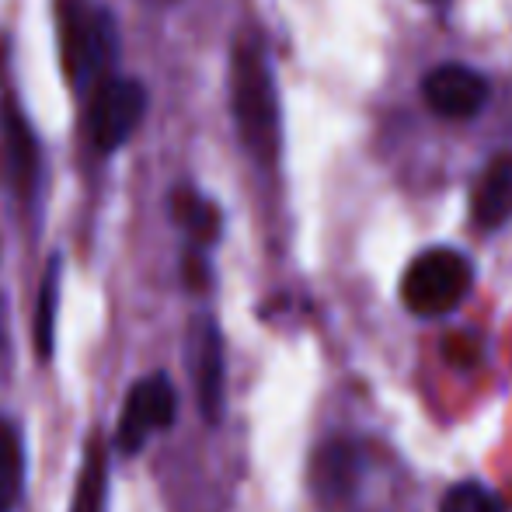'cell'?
Masks as SVG:
<instances>
[{"label":"cell","instance_id":"cell-1","mask_svg":"<svg viewBox=\"0 0 512 512\" xmlns=\"http://www.w3.org/2000/svg\"><path fill=\"white\" fill-rule=\"evenodd\" d=\"M230 112L244 150L262 164L276 161L283 143L279 95L269 60L255 42H237L230 56Z\"/></svg>","mask_w":512,"mask_h":512},{"label":"cell","instance_id":"cell-2","mask_svg":"<svg viewBox=\"0 0 512 512\" xmlns=\"http://www.w3.org/2000/svg\"><path fill=\"white\" fill-rule=\"evenodd\" d=\"M60 56L70 84L91 91L98 81L112 74V63L119 56L112 18L91 0H60Z\"/></svg>","mask_w":512,"mask_h":512},{"label":"cell","instance_id":"cell-3","mask_svg":"<svg viewBox=\"0 0 512 512\" xmlns=\"http://www.w3.org/2000/svg\"><path fill=\"white\" fill-rule=\"evenodd\" d=\"M474 286V265L457 248H429L411 258L401 279V300L415 317H446L453 314Z\"/></svg>","mask_w":512,"mask_h":512},{"label":"cell","instance_id":"cell-4","mask_svg":"<svg viewBox=\"0 0 512 512\" xmlns=\"http://www.w3.org/2000/svg\"><path fill=\"white\" fill-rule=\"evenodd\" d=\"M147 115V88L133 77L108 74L88 91V136L98 154H115Z\"/></svg>","mask_w":512,"mask_h":512},{"label":"cell","instance_id":"cell-5","mask_svg":"<svg viewBox=\"0 0 512 512\" xmlns=\"http://www.w3.org/2000/svg\"><path fill=\"white\" fill-rule=\"evenodd\" d=\"M178 418V391L168 373H150L133 384L126 394L119 425H115V450L122 457H133L147 446L154 432L171 429Z\"/></svg>","mask_w":512,"mask_h":512},{"label":"cell","instance_id":"cell-6","mask_svg":"<svg viewBox=\"0 0 512 512\" xmlns=\"http://www.w3.org/2000/svg\"><path fill=\"white\" fill-rule=\"evenodd\" d=\"M363 474L366 457L356 439L335 436L321 443L314 450V460H310V492H314L317 506L328 512L352 506V499L363 488Z\"/></svg>","mask_w":512,"mask_h":512},{"label":"cell","instance_id":"cell-7","mask_svg":"<svg viewBox=\"0 0 512 512\" xmlns=\"http://www.w3.org/2000/svg\"><path fill=\"white\" fill-rule=\"evenodd\" d=\"M189 373L203 418L209 425H220L223 408H227V356H223V335L213 317H196L192 321Z\"/></svg>","mask_w":512,"mask_h":512},{"label":"cell","instance_id":"cell-8","mask_svg":"<svg viewBox=\"0 0 512 512\" xmlns=\"http://www.w3.org/2000/svg\"><path fill=\"white\" fill-rule=\"evenodd\" d=\"M488 95H492V84L485 81V74L460 67V63H443V67L429 70L422 81L425 108L450 122L474 119L488 105Z\"/></svg>","mask_w":512,"mask_h":512},{"label":"cell","instance_id":"cell-9","mask_svg":"<svg viewBox=\"0 0 512 512\" xmlns=\"http://www.w3.org/2000/svg\"><path fill=\"white\" fill-rule=\"evenodd\" d=\"M0 129H4V164L11 185L28 196L35 189V178H39V150H35L32 126L25 122L21 108L14 98L0 102Z\"/></svg>","mask_w":512,"mask_h":512},{"label":"cell","instance_id":"cell-10","mask_svg":"<svg viewBox=\"0 0 512 512\" xmlns=\"http://www.w3.org/2000/svg\"><path fill=\"white\" fill-rule=\"evenodd\" d=\"M471 216L481 230H499L512 220V154L495 157L474 185Z\"/></svg>","mask_w":512,"mask_h":512},{"label":"cell","instance_id":"cell-11","mask_svg":"<svg viewBox=\"0 0 512 512\" xmlns=\"http://www.w3.org/2000/svg\"><path fill=\"white\" fill-rule=\"evenodd\" d=\"M60 276H63V258L53 255L42 272L39 297H35V314H32V331H35V349L39 359L49 363L56 345V317H60Z\"/></svg>","mask_w":512,"mask_h":512},{"label":"cell","instance_id":"cell-12","mask_svg":"<svg viewBox=\"0 0 512 512\" xmlns=\"http://www.w3.org/2000/svg\"><path fill=\"white\" fill-rule=\"evenodd\" d=\"M108 457L102 439H91L84 446L81 474H77L74 499H70V512H105L108 499Z\"/></svg>","mask_w":512,"mask_h":512},{"label":"cell","instance_id":"cell-13","mask_svg":"<svg viewBox=\"0 0 512 512\" xmlns=\"http://www.w3.org/2000/svg\"><path fill=\"white\" fill-rule=\"evenodd\" d=\"M25 488V443L11 418H0V512H11Z\"/></svg>","mask_w":512,"mask_h":512},{"label":"cell","instance_id":"cell-14","mask_svg":"<svg viewBox=\"0 0 512 512\" xmlns=\"http://www.w3.org/2000/svg\"><path fill=\"white\" fill-rule=\"evenodd\" d=\"M171 213L189 230V237L196 244H213L216 237H220V209L209 203V199L196 196V192L178 189L175 196H171Z\"/></svg>","mask_w":512,"mask_h":512},{"label":"cell","instance_id":"cell-15","mask_svg":"<svg viewBox=\"0 0 512 512\" xmlns=\"http://www.w3.org/2000/svg\"><path fill=\"white\" fill-rule=\"evenodd\" d=\"M439 512H506V502L485 481L467 478L446 488V495L439 499Z\"/></svg>","mask_w":512,"mask_h":512},{"label":"cell","instance_id":"cell-16","mask_svg":"<svg viewBox=\"0 0 512 512\" xmlns=\"http://www.w3.org/2000/svg\"><path fill=\"white\" fill-rule=\"evenodd\" d=\"M443 352L457 370H471L481 359V342L474 335H453V338H446Z\"/></svg>","mask_w":512,"mask_h":512},{"label":"cell","instance_id":"cell-17","mask_svg":"<svg viewBox=\"0 0 512 512\" xmlns=\"http://www.w3.org/2000/svg\"><path fill=\"white\" fill-rule=\"evenodd\" d=\"M429 4H446V0H429Z\"/></svg>","mask_w":512,"mask_h":512}]
</instances>
